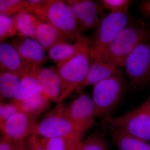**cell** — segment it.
I'll return each instance as SVG.
<instances>
[{
	"label": "cell",
	"mask_w": 150,
	"mask_h": 150,
	"mask_svg": "<svg viewBox=\"0 0 150 150\" xmlns=\"http://www.w3.org/2000/svg\"><path fill=\"white\" fill-rule=\"evenodd\" d=\"M150 37V28L143 19L131 17L126 26L98 60L118 68L124 67L129 56Z\"/></svg>",
	"instance_id": "1"
},
{
	"label": "cell",
	"mask_w": 150,
	"mask_h": 150,
	"mask_svg": "<svg viewBox=\"0 0 150 150\" xmlns=\"http://www.w3.org/2000/svg\"><path fill=\"white\" fill-rule=\"evenodd\" d=\"M32 13L60 30L69 41L76 42L81 34L71 8L66 1L31 0Z\"/></svg>",
	"instance_id": "2"
},
{
	"label": "cell",
	"mask_w": 150,
	"mask_h": 150,
	"mask_svg": "<svg viewBox=\"0 0 150 150\" xmlns=\"http://www.w3.org/2000/svg\"><path fill=\"white\" fill-rule=\"evenodd\" d=\"M76 41L79 47L74 56L64 64L53 67L62 79L68 97L82 88L91 64V39L81 33Z\"/></svg>",
	"instance_id": "3"
},
{
	"label": "cell",
	"mask_w": 150,
	"mask_h": 150,
	"mask_svg": "<svg viewBox=\"0 0 150 150\" xmlns=\"http://www.w3.org/2000/svg\"><path fill=\"white\" fill-rule=\"evenodd\" d=\"M129 13L113 12L106 14L93 31L91 40V61L99 60L112 41L130 19Z\"/></svg>",
	"instance_id": "4"
},
{
	"label": "cell",
	"mask_w": 150,
	"mask_h": 150,
	"mask_svg": "<svg viewBox=\"0 0 150 150\" xmlns=\"http://www.w3.org/2000/svg\"><path fill=\"white\" fill-rule=\"evenodd\" d=\"M128 86L123 75L109 78L93 86L92 97L97 116H109L122 100Z\"/></svg>",
	"instance_id": "5"
},
{
	"label": "cell",
	"mask_w": 150,
	"mask_h": 150,
	"mask_svg": "<svg viewBox=\"0 0 150 150\" xmlns=\"http://www.w3.org/2000/svg\"><path fill=\"white\" fill-rule=\"evenodd\" d=\"M124 67L132 91L150 87V37L131 53Z\"/></svg>",
	"instance_id": "6"
},
{
	"label": "cell",
	"mask_w": 150,
	"mask_h": 150,
	"mask_svg": "<svg viewBox=\"0 0 150 150\" xmlns=\"http://www.w3.org/2000/svg\"><path fill=\"white\" fill-rule=\"evenodd\" d=\"M64 104L59 103L50 113L37 122L32 135L50 139L69 136L84 132L75 126L65 115Z\"/></svg>",
	"instance_id": "7"
},
{
	"label": "cell",
	"mask_w": 150,
	"mask_h": 150,
	"mask_svg": "<svg viewBox=\"0 0 150 150\" xmlns=\"http://www.w3.org/2000/svg\"><path fill=\"white\" fill-rule=\"evenodd\" d=\"M71 8L81 33L88 30L94 31L106 14L100 1H66Z\"/></svg>",
	"instance_id": "8"
},
{
	"label": "cell",
	"mask_w": 150,
	"mask_h": 150,
	"mask_svg": "<svg viewBox=\"0 0 150 150\" xmlns=\"http://www.w3.org/2000/svg\"><path fill=\"white\" fill-rule=\"evenodd\" d=\"M109 122L113 129L150 143V116L140 108L112 118Z\"/></svg>",
	"instance_id": "9"
},
{
	"label": "cell",
	"mask_w": 150,
	"mask_h": 150,
	"mask_svg": "<svg viewBox=\"0 0 150 150\" xmlns=\"http://www.w3.org/2000/svg\"><path fill=\"white\" fill-rule=\"evenodd\" d=\"M64 112L74 124L85 131L91 126L97 116L92 97L83 93L67 105H64Z\"/></svg>",
	"instance_id": "10"
},
{
	"label": "cell",
	"mask_w": 150,
	"mask_h": 150,
	"mask_svg": "<svg viewBox=\"0 0 150 150\" xmlns=\"http://www.w3.org/2000/svg\"><path fill=\"white\" fill-rule=\"evenodd\" d=\"M36 119L22 111H19L7 121L0 124L3 135L8 139L20 143L32 135Z\"/></svg>",
	"instance_id": "11"
},
{
	"label": "cell",
	"mask_w": 150,
	"mask_h": 150,
	"mask_svg": "<svg viewBox=\"0 0 150 150\" xmlns=\"http://www.w3.org/2000/svg\"><path fill=\"white\" fill-rule=\"evenodd\" d=\"M11 44L23 62L33 68H39L48 59L46 50L34 38L17 35L12 38Z\"/></svg>",
	"instance_id": "12"
},
{
	"label": "cell",
	"mask_w": 150,
	"mask_h": 150,
	"mask_svg": "<svg viewBox=\"0 0 150 150\" xmlns=\"http://www.w3.org/2000/svg\"><path fill=\"white\" fill-rule=\"evenodd\" d=\"M35 73L42 85L43 93L50 100L59 104L68 97L62 79L53 67H39Z\"/></svg>",
	"instance_id": "13"
},
{
	"label": "cell",
	"mask_w": 150,
	"mask_h": 150,
	"mask_svg": "<svg viewBox=\"0 0 150 150\" xmlns=\"http://www.w3.org/2000/svg\"><path fill=\"white\" fill-rule=\"evenodd\" d=\"M38 68H33L25 64L22 60L16 49L11 43L4 42L1 43V71L13 73L22 78L27 73L35 71Z\"/></svg>",
	"instance_id": "14"
},
{
	"label": "cell",
	"mask_w": 150,
	"mask_h": 150,
	"mask_svg": "<svg viewBox=\"0 0 150 150\" xmlns=\"http://www.w3.org/2000/svg\"><path fill=\"white\" fill-rule=\"evenodd\" d=\"M123 70L121 68L101 61H94L91 64L82 88L88 86H94L109 78L123 75Z\"/></svg>",
	"instance_id": "15"
},
{
	"label": "cell",
	"mask_w": 150,
	"mask_h": 150,
	"mask_svg": "<svg viewBox=\"0 0 150 150\" xmlns=\"http://www.w3.org/2000/svg\"><path fill=\"white\" fill-rule=\"evenodd\" d=\"M43 92L35 71L27 73L21 79L11 102H19Z\"/></svg>",
	"instance_id": "16"
},
{
	"label": "cell",
	"mask_w": 150,
	"mask_h": 150,
	"mask_svg": "<svg viewBox=\"0 0 150 150\" xmlns=\"http://www.w3.org/2000/svg\"><path fill=\"white\" fill-rule=\"evenodd\" d=\"M35 39L46 50L62 41H69L60 30L50 23L42 21L38 25L35 32Z\"/></svg>",
	"instance_id": "17"
},
{
	"label": "cell",
	"mask_w": 150,
	"mask_h": 150,
	"mask_svg": "<svg viewBox=\"0 0 150 150\" xmlns=\"http://www.w3.org/2000/svg\"><path fill=\"white\" fill-rule=\"evenodd\" d=\"M84 132L57 138H41L45 150H78Z\"/></svg>",
	"instance_id": "18"
},
{
	"label": "cell",
	"mask_w": 150,
	"mask_h": 150,
	"mask_svg": "<svg viewBox=\"0 0 150 150\" xmlns=\"http://www.w3.org/2000/svg\"><path fill=\"white\" fill-rule=\"evenodd\" d=\"M76 41L71 44L67 41L56 43L47 51L48 59L54 62L56 66H59L68 62L74 56L78 49Z\"/></svg>",
	"instance_id": "19"
},
{
	"label": "cell",
	"mask_w": 150,
	"mask_h": 150,
	"mask_svg": "<svg viewBox=\"0 0 150 150\" xmlns=\"http://www.w3.org/2000/svg\"><path fill=\"white\" fill-rule=\"evenodd\" d=\"M50 100L43 92L23 101L13 103L16 105L20 111L37 119L48 107Z\"/></svg>",
	"instance_id": "20"
},
{
	"label": "cell",
	"mask_w": 150,
	"mask_h": 150,
	"mask_svg": "<svg viewBox=\"0 0 150 150\" xmlns=\"http://www.w3.org/2000/svg\"><path fill=\"white\" fill-rule=\"evenodd\" d=\"M112 139L118 150H150V144L118 129H113Z\"/></svg>",
	"instance_id": "21"
},
{
	"label": "cell",
	"mask_w": 150,
	"mask_h": 150,
	"mask_svg": "<svg viewBox=\"0 0 150 150\" xmlns=\"http://www.w3.org/2000/svg\"><path fill=\"white\" fill-rule=\"evenodd\" d=\"M17 26V35L35 39V32L38 25L43 21L33 14L20 13L13 16Z\"/></svg>",
	"instance_id": "22"
},
{
	"label": "cell",
	"mask_w": 150,
	"mask_h": 150,
	"mask_svg": "<svg viewBox=\"0 0 150 150\" xmlns=\"http://www.w3.org/2000/svg\"><path fill=\"white\" fill-rule=\"evenodd\" d=\"M16 74L9 72H0L1 102L4 100L12 99L21 79Z\"/></svg>",
	"instance_id": "23"
},
{
	"label": "cell",
	"mask_w": 150,
	"mask_h": 150,
	"mask_svg": "<svg viewBox=\"0 0 150 150\" xmlns=\"http://www.w3.org/2000/svg\"><path fill=\"white\" fill-rule=\"evenodd\" d=\"M24 12L32 13V4L29 1H0V14L13 16L17 14Z\"/></svg>",
	"instance_id": "24"
},
{
	"label": "cell",
	"mask_w": 150,
	"mask_h": 150,
	"mask_svg": "<svg viewBox=\"0 0 150 150\" xmlns=\"http://www.w3.org/2000/svg\"><path fill=\"white\" fill-rule=\"evenodd\" d=\"M16 22L14 16L0 14V41L4 42L8 38L17 34Z\"/></svg>",
	"instance_id": "25"
},
{
	"label": "cell",
	"mask_w": 150,
	"mask_h": 150,
	"mask_svg": "<svg viewBox=\"0 0 150 150\" xmlns=\"http://www.w3.org/2000/svg\"><path fill=\"white\" fill-rule=\"evenodd\" d=\"M78 150H108V149L102 137L92 134L81 142Z\"/></svg>",
	"instance_id": "26"
},
{
	"label": "cell",
	"mask_w": 150,
	"mask_h": 150,
	"mask_svg": "<svg viewBox=\"0 0 150 150\" xmlns=\"http://www.w3.org/2000/svg\"><path fill=\"white\" fill-rule=\"evenodd\" d=\"M105 9L113 12L128 13L131 0H101Z\"/></svg>",
	"instance_id": "27"
},
{
	"label": "cell",
	"mask_w": 150,
	"mask_h": 150,
	"mask_svg": "<svg viewBox=\"0 0 150 150\" xmlns=\"http://www.w3.org/2000/svg\"><path fill=\"white\" fill-rule=\"evenodd\" d=\"M20 111L18 107L13 102L4 103L1 102L0 104V124L7 121L11 117Z\"/></svg>",
	"instance_id": "28"
},
{
	"label": "cell",
	"mask_w": 150,
	"mask_h": 150,
	"mask_svg": "<svg viewBox=\"0 0 150 150\" xmlns=\"http://www.w3.org/2000/svg\"><path fill=\"white\" fill-rule=\"evenodd\" d=\"M138 8L142 19L150 20V0L141 1L138 4Z\"/></svg>",
	"instance_id": "29"
},
{
	"label": "cell",
	"mask_w": 150,
	"mask_h": 150,
	"mask_svg": "<svg viewBox=\"0 0 150 150\" xmlns=\"http://www.w3.org/2000/svg\"><path fill=\"white\" fill-rule=\"evenodd\" d=\"M28 144L31 150H45L41 142V138L34 135H31L27 139Z\"/></svg>",
	"instance_id": "30"
},
{
	"label": "cell",
	"mask_w": 150,
	"mask_h": 150,
	"mask_svg": "<svg viewBox=\"0 0 150 150\" xmlns=\"http://www.w3.org/2000/svg\"><path fill=\"white\" fill-rule=\"evenodd\" d=\"M19 143H15L2 136L0 141V150H16Z\"/></svg>",
	"instance_id": "31"
},
{
	"label": "cell",
	"mask_w": 150,
	"mask_h": 150,
	"mask_svg": "<svg viewBox=\"0 0 150 150\" xmlns=\"http://www.w3.org/2000/svg\"><path fill=\"white\" fill-rule=\"evenodd\" d=\"M139 108L145 112H150V95L147 99Z\"/></svg>",
	"instance_id": "32"
},
{
	"label": "cell",
	"mask_w": 150,
	"mask_h": 150,
	"mask_svg": "<svg viewBox=\"0 0 150 150\" xmlns=\"http://www.w3.org/2000/svg\"><path fill=\"white\" fill-rule=\"evenodd\" d=\"M27 139L20 143L16 150H31L28 144Z\"/></svg>",
	"instance_id": "33"
},
{
	"label": "cell",
	"mask_w": 150,
	"mask_h": 150,
	"mask_svg": "<svg viewBox=\"0 0 150 150\" xmlns=\"http://www.w3.org/2000/svg\"><path fill=\"white\" fill-rule=\"evenodd\" d=\"M147 112V113H148V114H149V115H150V112Z\"/></svg>",
	"instance_id": "34"
},
{
	"label": "cell",
	"mask_w": 150,
	"mask_h": 150,
	"mask_svg": "<svg viewBox=\"0 0 150 150\" xmlns=\"http://www.w3.org/2000/svg\"></svg>",
	"instance_id": "35"
}]
</instances>
